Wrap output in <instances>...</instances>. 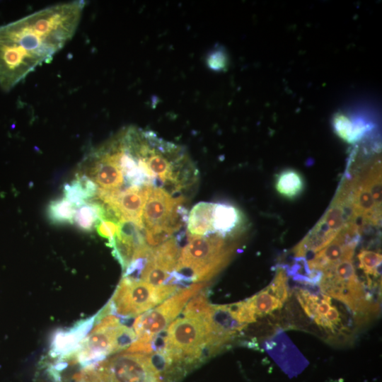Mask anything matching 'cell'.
Listing matches in <instances>:
<instances>
[{"instance_id":"obj_1","label":"cell","mask_w":382,"mask_h":382,"mask_svg":"<svg viewBox=\"0 0 382 382\" xmlns=\"http://www.w3.org/2000/svg\"><path fill=\"white\" fill-rule=\"evenodd\" d=\"M84 1L61 3L0 26V87L9 91L51 60L77 29Z\"/></svg>"},{"instance_id":"obj_2","label":"cell","mask_w":382,"mask_h":382,"mask_svg":"<svg viewBox=\"0 0 382 382\" xmlns=\"http://www.w3.org/2000/svg\"><path fill=\"white\" fill-rule=\"evenodd\" d=\"M233 252L224 237L190 235L187 243L181 250L174 269L187 284L210 279L223 269Z\"/></svg>"},{"instance_id":"obj_3","label":"cell","mask_w":382,"mask_h":382,"mask_svg":"<svg viewBox=\"0 0 382 382\" xmlns=\"http://www.w3.org/2000/svg\"><path fill=\"white\" fill-rule=\"evenodd\" d=\"M72 382H168L151 365L149 354L119 352L83 367L71 375Z\"/></svg>"},{"instance_id":"obj_4","label":"cell","mask_w":382,"mask_h":382,"mask_svg":"<svg viewBox=\"0 0 382 382\" xmlns=\"http://www.w3.org/2000/svg\"><path fill=\"white\" fill-rule=\"evenodd\" d=\"M179 289L176 285L154 286L122 277L108 304L111 314L126 320L155 307Z\"/></svg>"},{"instance_id":"obj_5","label":"cell","mask_w":382,"mask_h":382,"mask_svg":"<svg viewBox=\"0 0 382 382\" xmlns=\"http://www.w3.org/2000/svg\"><path fill=\"white\" fill-rule=\"evenodd\" d=\"M207 283H194L180 289L161 305L140 314L133 323L139 342L150 343L153 337L165 330L180 314L190 299L198 294Z\"/></svg>"},{"instance_id":"obj_6","label":"cell","mask_w":382,"mask_h":382,"mask_svg":"<svg viewBox=\"0 0 382 382\" xmlns=\"http://www.w3.org/2000/svg\"><path fill=\"white\" fill-rule=\"evenodd\" d=\"M79 173L88 177L103 190H120L125 183L123 173L108 141L85 157Z\"/></svg>"},{"instance_id":"obj_7","label":"cell","mask_w":382,"mask_h":382,"mask_svg":"<svg viewBox=\"0 0 382 382\" xmlns=\"http://www.w3.org/2000/svg\"><path fill=\"white\" fill-rule=\"evenodd\" d=\"M148 185L129 187L125 190H106L98 189L96 199L101 202L120 221H128L144 228L143 209L147 196Z\"/></svg>"},{"instance_id":"obj_8","label":"cell","mask_w":382,"mask_h":382,"mask_svg":"<svg viewBox=\"0 0 382 382\" xmlns=\"http://www.w3.org/2000/svg\"><path fill=\"white\" fill-rule=\"evenodd\" d=\"M182 197L174 198L165 189L148 185L142 220L144 228L166 224L175 207L184 202Z\"/></svg>"},{"instance_id":"obj_9","label":"cell","mask_w":382,"mask_h":382,"mask_svg":"<svg viewBox=\"0 0 382 382\" xmlns=\"http://www.w3.org/2000/svg\"><path fill=\"white\" fill-rule=\"evenodd\" d=\"M96 315L55 332L47 357L59 359L76 352L93 328Z\"/></svg>"},{"instance_id":"obj_10","label":"cell","mask_w":382,"mask_h":382,"mask_svg":"<svg viewBox=\"0 0 382 382\" xmlns=\"http://www.w3.org/2000/svg\"><path fill=\"white\" fill-rule=\"evenodd\" d=\"M98 189L92 180L78 173L72 180L64 185V197L77 207L96 197Z\"/></svg>"},{"instance_id":"obj_11","label":"cell","mask_w":382,"mask_h":382,"mask_svg":"<svg viewBox=\"0 0 382 382\" xmlns=\"http://www.w3.org/2000/svg\"><path fill=\"white\" fill-rule=\"evenodd\" d=\"M215 203L200 202L191 209L187 219L190 235L206 236L214 233L212 215Z\"/></svg>"},{"instance_id":"obj_12","label":"cell","mask_w":382,"mask_h":382,"mask_svg":"<svg viewBox=\"0 0 382 382\" xmlns=\"http://www.w3.org/2000/svg\"><path fill=\"white\" fill-rule=\"evenodd\" d=\"M241 219V213L236 207L227 204H215L212 215L214 233L225 237L236 230Z\"/></svg>"},{"instance_id":"obj_13","label":"cell","mask_w":382,"mask_h":382,"mask_svg":"<svg viewBox=\"0 0 382 382\" xmlns=\"http://www.w3.org/2000/svg\"><path fill=\"white\" fill-rule=\"evenodd\" d=\"M179 255L178 243L175 238H171L161 245L153 248L147 262L157 268L171 272L176 266Z\"/></svg>"},{"instance_id":"obj_14","label":"cell","mask_w":382,"mask_h":382,"mask_svg":"<svg viewBox=\"0 0 382 382\" xmlns=\"http://www.w3.org/2000/svg\"><path fill=\"white\" fill-rule=\"evenodd\" d=\"M104 204L96 199H90L79 207H76L73 223L81 230L90 231L104 216Z\"/></svg>"},{"instance_id":"obj_15","label":"cell","mask_w":382,"mask_h":382,"mask_svg":"<svg viewBox=\"0 0 382 382\" xmlns=\"http://www.w3.org/2000/svg\"><path fill=\"white\" fill-rule=\"evenodd\" d=\"M304 182L297 171L288 169L280 173L275 182V188L279 194L288 199H293L303 190Z\"/></svg>"},{"instance_id":"obj_16","label":"cell","mask_w":382,"mask_h":382,"mask_svg":"<svg viewBox=\"0 0 382 382\" xmlns=\"http://www.w3.org/2000/svg\"><path fill=\"white\" fill-rule=\"evenodd\" d=\"M256 318L280 309L283 303L267 288L247 299Z\"/></svg>"},{"instance_id":"obj_17","label":"cell","mask_w":382,"mask_h":382,"mask_svg":"<svg viewBox=\"0 0 382 382\" xmlns=\"http://www.w3.org/2000/svg\"><path fill=\"white\" fill-rule=\"evenodd\" d=\"M76 207L66 198L51 201L47 207V216L54 224H73Z\"/></svg>"},{"instance_id":"obj_18","label":"cell","mask_w":382,"mask_h":382,"mask_svg":"<svg viewBox=\"0 0 382 382\" xmlns=\"http://www.w3.org/2000/svg\"><path fill=\"white\" fill-rule=\"evenodd\" d=\"M212 304L208 301V294L206 290H202L187 301L182 312L181 317L203 319L209 313Z\"/></svg>"},{"instance_id":"obj_19","label":"cell","mask_w":382,"mask_h":382,"mask_svg":"<svg viewBox=\"0 0 382 382\" xmlns=\"http://www.w3.org/2000/svg\"><path fill=\"white\" fill-rule=\"evenodd\" d=\"M334 126L337 134L349 143L357 141L367 130V127L364 124L353 125L343 115L335 118Z\"/></svg>"},{"instance_id":"obj_20","label":"cell","mask_w":382,"mask_h":382,"mask_svg":"<svg viewBox=\"0 0 382 382\" xmlns=\"http://www.w3.org/2000/svg\"><path fill=\"white\" fill-rule=\"evenodd\" d=\"M175 231L170 225L164 224L151 228H144V238L148 246L155 248L171 238Z\"/></svg>"},{"instance_id":"obj_21","label":"cell","mask_w":382,"mask_h":382,"mask_svg":"<svg viewBox=\"0 0 382 382\" xmlns=\"http://www.w3.org/2000/svg\"><path fill=\"white\" fill-rule=\"evenodd\" d=\"M361 183L369 190L375 204L381 209V174L378 165L373 167Z\"/></svg>"},{"instance_id":"obj_22","label":"cell","mask_w":382,"mask_h":382,"mask_svg":"<svg viewBox=\"0 0 382 382\" xmlns=\"http://www.w3.org/2000/svg\"><path fill=\"white\" fill-rule=\"evenodd\" d=\"M359 267L368 275L379 276L381 255L371 250H363L358 255Z\"/></svg>"},{"instance_id":"obj_23","label":"cell","mask_w":382,"mask_h":382,"mask_svg":"<svg viewBox=\"0 0 382 382\" xmlns=\"http://www.w3.org/2000/svg\"><path fill=\"white\" fill-rule=\"evenodd\" d=\"M120 226L119 220L114 215L105 212L96 226V228L99 236L107 238L109 242L117 235Z\"/></svg>"},{"instance_id":"obj_24","label":"cell","mask_w":382,"mask_h":382,"mask_svg":"<svg viewBox=\"0 0 382 382\" xmlns=\"http://www.w3.org/2000/svg\"><path fill=\"white\" fill-rule=\"evenodd\" d=\"M272 294L283 303L289 298V286L287 277L283 270H279L271 284L266 287Z\"/></svg>"},{"instance_id":"obj_25","label":"cell","mask_w":382,"mask_h":382,"mask_svg":"<svg viewBox=\"0 0 382 382\" xmlns=\"http://www.w3.org/2000/svg\"><path fill=\"white\" fill-rule=\"evenodd\" d=\"M226 56L221 50L214 51L208 59L209 66L217 70L223 69L226 66Z\"/></svg>"}]
</instances>
